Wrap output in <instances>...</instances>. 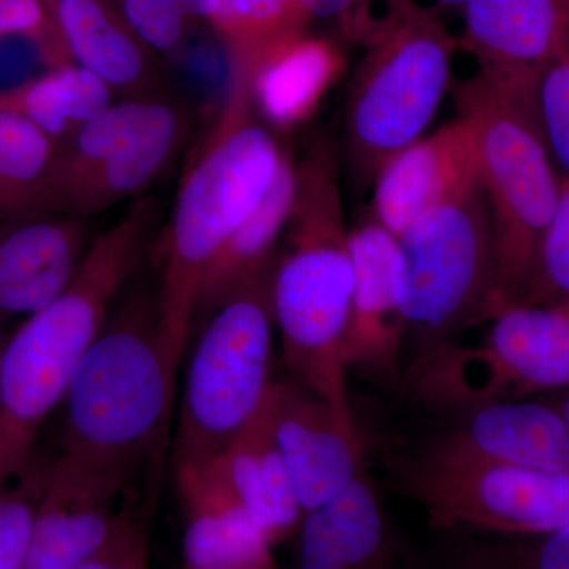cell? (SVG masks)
Listing matches in <instances>:
<instances>
[{
  "label": "cell",
  "instance_id": "obj_19",
  "mask_svg": "<svg viewBox=\"0 0 569 569\" xmlns=\"http://www.w3.org/2000/svg\"><path fill=\"white\" fill-rule=\"evenodd\" d=\"M73 63L107 82L116 96L171 91L162 62L111 0H43Z\"/></svg>",
  "mask_w": 569,
  "mask_h": 569
},
{
  "label": "cell",
  "instance_id": "obj_39",
  "mask_svg": "<svg viewBox=\"0 0 569 569\" xmlns=\"http://www.w3.org/2000/svg\"><path fill=\"white\" fill-rule=\"evenodd\" d=\"M553 309L559 310L565 317L569 318V301L561 302V305L552 306Z\"/></svg>",
  "mask_w": 569,
  "mask_h": 569
},
{
  "label": "cell",
  "instance_id": "obj_22",
  "mask_svg": "<svg viewBox=\"0 0 569 569\" xmlns=\"http://www.w3.org/2000/svg\"><path fill=\"white\" fill-rule=\"evenodd\" d=\"M212 462L271 545L298 531L306 512L277 447L268 396L241 436Z\"/></svg>",
  "mask_w": 569,
  "mask_h": 569
},
{
  "label": "cell",
  "instance_id": "obj_35",
  "mask_svg": "<svg viewBox=\"0 0 569 569\" xmlns=\"http://www.w3.org/2000/svg\"><path fill=\"white\" fill-rule=\"evenodd\" d=\"M51 21L43 0H0V40L41 31Z\"/></svg>",
  "mask_w": 569,
  "mask_h": 569
},
{
  "label": "cell",
  "instance_id": "obj_28",
  "mask_svg": "<svg viewBox=\"0 0 569 569\" xmlns=\"http://www.w3.org/2000/svg\"><path fill=\"white\" fill-rule=\"evenodd\" d=\"M449 569H569V529L467 539L452 550Z\"/></svg>",
  "mask_w": 569,
  "mask_h": 569
},
{
  "label": "cell",
  "instance_id": "obj_16",
  "mask_svg": "<svg viewBox=\"0 0 569 569\" xmlns=\"http://www.w3.org/2000/svg\"><path fill=\"white\" fill-rule=\"evenodd\" d=\"M92 219L37 212L0 224V320L40 312L80 271Z\"/></svg>",
  "mask_w": 569,
  "mask_h": 569
},
{
  "label": "cell",
  "instance_id": "obj_12",
  "mask_svg": "<svg viewBox=\"0 0 569 569\" xmlns=\"http://www.w3.org/2000/svg\"><path fill=\"white\" fill-rule=\"evenodd\" d=\"M268 400L277 447L305 512L365 473V449L351 410L291 380L272 381Z\"/></svg>",
  "mask_w": 569,
  "mask_h": 569
},
{
  "label": "cell",
  "instance_id": "obj_14",
  "mask_svg": "<svg viewBox=\"0 0 569 569\" xmlns=\"http://www.w3.org/2000/svg\"><path fill=\"white\" fill-rule=\"evenodd\" d=\"M355 287L342 361L387 388L402 383L400 356L407 320L397 295L396 238L373 219L350 230Z\"/></svg>",
  "mask_w": 569,
  "mask_h": 569
},
{
  "label": "cell",
  "instance_id": "obj_1",
  "mask_svg": "<svg viewBox=\"0 0 569 569\" xmlns=\"http://www.w3.org/2000/svg\"><path fill=\"white\" fill-rule=\"evenodd\" d=\"M157 220V201L142 194L96 234L63 293L0 346V486L21 477L39 455L44 422L62 406L82 356L140 271Z\"/></svg>",
  "mask_w": 569,
  "mask_h": 569
},
{
  "label": "cell",
  "instance_id": "obj_36",
  "mask_svg": "<svg viewBox=\"0 0 569 569\" xmlns=\"http://www.w3.org/2000/svg\"><path fill=\"white\" fill-rule=\"evenodd\" d=\"M385 2H396V0H385ZM438 9H459L462 10L466 0H437Z\"/></svg>",
  "mask_w": 569,
  "mask_h": 569
},
{
  "label": "cell",
  "instance_id": "obj_17",
  "mask_svg": "<svg viewBox=\"0 0 569 569\" xmlns=\"http://www.w3.org/2000/svg\"><path fill=\"white\" fill-rule=\"evenodd\" d=\"M295 569H417L413 553L366 473L298 529Z\"/></svg>",
  "mask_w": 569,
  "mask_h": 569
},
{
  "label": "cell",
  "instance_id": "obj_40",
  "mask_svg": "<svg viewBox=\"0 0 569 569\" xmlns=\"http://www.w3.org/2000/svg\"><path fill=\"white\" fill-rule=\"evenodd\" d=\"M0 346H2V343H0Z\"/></svg>",
  "mask_w": 569,
  "mask_h": 569
},
{
  "label": "cell",
  "instance_id": "obj_33",
  "mask_svg": "<svg viewBox=\"0 0 569 569\" xmlns=\"http://www.w3.org/2000/svg\"><path fill=\"white\" fill-rule=\"evenodd\" d=\"M378 0H299L310 18L339 22L348 39L369 43L376 31V3Z\"/></svg>",
  "mask_w": 569,
  "mask_h": 569
},
{
  "label": "cell",
  "instance_id": "obj_9",
  "mask_svg": "<svg viewBox=\"0 0 569 569\" xmlns=\"http://www.w3.org/2000/svg\"><path fill=\"white\" fill-rule=\"evenodd\" d=\"M415 392L471 408L569 387V318L553 307L509 306L479 348L440 347L410 370Z\"/></svg>",
  "mask_w": 569,
  "mask_h": 569
},
{
  "label": "cell",
  "instance_id": "obj_8",
  "mask_svg": "<svg viewBox=\"0 0 569 569\" xmlns=\"http://www.w3.org/2000/svg\"><path fill=\"white\" fill-rule=\"evenodd\" d=\"M395 276L407 335L426 350L421 358L463 326L500 312L492 223L479 178L397 236Z\"/></svg>",
  "mask_w": 569,
  "mask_h": 569
},
{
  "label": "cell",
  "instance_id": "obj_13",
  "mask_svg": "<svg viewBox=\"0 0 569 569\" xmlns=\"http://www.w3.org/2000/svg\"><path fill=\"white\" fill-rule=\"evenodd\" d=\"M417 456L438 463L569 471V429L556 406L498 400L471 407Z\"/></svg>",
  "mask_w": 569,
  "mask_h": 569
},
{
  "label": "cell",
  "instance_id": "obj_37",
  "mask_svg": "<svg viewBox=\"0 0 569 569\" xmlns=\"http://www.w3.org/2000/svg\"><path fill=\"white\" fill-rule=\"evenodd\" d=\"M556 407L559 408L561 417H563L569 429V395L565 396Z\"/></svg>",
  "mask_w": 569,
  "mask_h": 569
},
{
  "label": "cell",
  "instance_id": "obj_24",
  "mask_svg": "<svg viewBox=\"0 0 569 569\" xmlns=\"http://www.w3.org/2000/svg\"><path fill=\"white\" fill-rule=\"evenodd\" d=\"M193 11L222 41L230 73L252 81L269 59L305 36L312 20L299 0H193Z\"/></svg>",
  "mask_w": 569,
  "mask_h": 569
},
{
  "label": "cell",
  "instance_id": "obj_7",
  "mask_svg": "<svg viewBox=\"0 0 569 569\" xmlns=\"http://www.w3.org/2000/svg\"><path fill=\"white\" fill-rule=\"evenodd\" d=\"M274 266L203 318L183 378L176 467L220 458L263 407L274 381Z\"/></svg>",
  "mask_w": 569,
  "mask_h": 569
},
{
  "label": "cell",
  "instance_id": "obj_25",
  "mask_svg": "<svg viewBox=\"0 0 569 569\" xmlns=\"http://www.w3.org/2000/svg\"><path fill=\"white\" fill-rule=\"evenodd\" d=\"M335 44L302 36L258 70L252 81L254 104L261 118L280 129L306 121L339 71Z\"/></svg>",
  "mask_w": 569,
  "mask_h": 569
},
{
  "label": "cell",
  "instance_id": "obj_21",
  "mask_svg": "<svg viewBox=\"0 0 569 569\" xmlns=\"http://www.w3.org/2000/svg\"><path fill=\"white\" fill-rule=\"evenodd\" d=\"M187 134L189 110L181 102L138 140L62 187L50 211L93 219L121 201L142 197L173 162Z\"/></svg>",
  "mask_w": 569,
  "mask_h": 569
},
{
  "label": "cell",
  "instance_id": "obj_38",
  "mask_svg": "<svg viewBox=\"0 0 569 569\" xmlns=\"http://www.w3.org/2000/svg\"><path fill=\"white\" fill-rule=\"evenodd\" d=\"M557 3H559L561 17H563V22L569 33V0H557Z\"/></svg>",
  "mask_w": 569,
  "mask_h": 569
},
{
  "label": "cell",
  "instance_id": "obj_15",
  "mask_svg": "<svg viewBox=\"0 0 569 569\" xmlns=\"http://www.w3.org/2000/svg\"><path fill=\"white\" fill-rule=\"evenodd\" d=\"M462 13L479 74L530 103L539 73L569 41L557 0H466Z\"/></svg>",
  "mask_w": 569,
  "mask_h": 569
},
{
  "label": "cell",
  "instance_id": "obj_23",
  "mask_svg": "<svg viewBox=\"0 0 569 569\" xmlns=\"http://www.w3.org/2000/svg\"><path fill=\"white\" fill-rule=\"evenodd\" d=\"M295 187L296 163L283 152L274 181L263 200L224 241L206 271L198 291L193 326L274 266L293 206Z\"/></svg>",
  "mask_w": 569,
  "mask_h": 569
},
{
  "label": "cell",
  "instance_id": "obj_26",
  "mask_svg": "<svg viewBox=\"0 0 569 569\" xmlns=\"http://www.w3.org/2000/svg\"><path fill=\"white\" fill-rule=\"evenodd\" d=\"M114 99L107 82L69 63L13 88H0V112L20 116L61 144L82 123L107 111Z\"/></svg>",
  "mask_w": 569,
  "mask_h": 569
},
{
  "label": "cell",
  "instance_id": "obj_32",
  "mask_svg": "<svg viewBox=\"0 0 569 569\" xmlns=\"http://www.w3.org/2000/svg\"><path fill=\"white\" fill-rule=\"evenodd\" d=\"M116 6L138 39L159 58L181 50L194 20L192 0H118Z\"/></svg>",
  "mask_w": 569,
  "mask_h": 569
},
{
  "label": "cell",
  "instance_id": "obj_20",
  "mask_svg": "<svg viewBox=\"0 0 569 569\" xmlns=\"http://www.w3.org/2000/svg\"><path fill=\"white\" fill-rule=\"evenodd\" d=\"M187 511V569H276L271 542L228 488L216 463L176 467Z\"/></svg>",
  "mask_w": 569,
  "mask_h": 569
},
{
  "label": "cell",
  "instance_id": "obj_30",
  "mask_svg": "<svg viewBox=\"0 0 569 569\" xmlns=\"http://www.w3.org/2000/svg\"><path fill=\"white\" fill-rule=\"evenodd\" d=\"M530 108L560 178L569 179V41L539 73Z\"/></svg>",
  "mask_w": 569,
  "mask_h": 569
},
{
  "label": "cell",
  "instance_id": "obj_34",
  "mask_svg": "<svg viewBox=\"0 0 569 569\" xmlns=\"http://www.w3.org/2000/svg\"><path fill=\"white\" fill-rule=\"evenodd\" d=\"M77 569H148V549L137 523L127 522L107 548Z\"/></svg>",
  "mask_w": 569,
  "mask_h": 569
},
{
  "label": "cell",
  "instance_id": "obj_18",
  "mask_svg": "<svg viewBox=\"0 0 569 569\" xmlns=\"http://www.w3.org/2000/svg\"><path fill=\"white\" fill-rule=\"evenodd\" d=\"M478 178L477 142L466 118L415 141L385 164L373 186L372 217L399 236Z\"/></svg>",
  "mask_w": 569,
  "mask_h": 569
},
{
  "label": "cell",
  "instance_id": "obj_11",
  "mask_svg": "<svg viewBox=\"0 0 569 569\" xmlns=\"http://www.w3.org/2000/svg\"><path fill=\"white\" fill-rule=\"evenodd\" d=\"M134 475L59 452L50 458L24 569H77L127 522L122 500Z\"/></svg>",
  "mask_w": 569,
  "mask_h": 569
},
{
  "label": "cell",
  "instance_id": "obj_4",
  "mask_svg": "<svg viewBox=\"0 0 569 569\" xmlns=\"http://www.w3.org/2000/svg\"><path fill=\"white\" fill-rule=\"evenodd\" d=\"M353 287L336 153L331 146L318 144L296 163L293 206L272 277V307L290 380L347 410L342 346Z\"/></svg>",
  "mask_w": 569,
  "mask_h": 569
},
{
  "label": "cell",
  "instance_id": "obj_31",
  "mask_svg": "<svg viewBox=\"0 0 569 569\" xmlns=\"http://www.w3.org/2000/svg\"><path fill=\"white\" fill-rule=\"evenodd\" d=\"M565 301H569V179L561 178L559 203L520 306L552 307Z\"/></svg>",
  "mask_w": 569,
  "mask_h": 569
},
{
  "label": "cell",
  "instance_id": "obj_2",
  "mask_svg": "<svg viewBox=\"0 0 569 569\" xmlns=\"http://www.w3.org/2000/svg\"><path fill=\"white\" fill-rule=\"evenodd\" d=\"M282 156L254 104L252 80L230 73L222 108L183 171L157 253L163 335L176 365L186 356L206 271L263 200Z\"/></svg>",
  "mask_w": 569,
  "mask_h": 569
},
{
  "label": "cell",
  "instance_id": "obj_10",
  "mask_svg": "<svg viewBox=\"0 0 569 569\" xmlns=\"http://www.w3.org/2000/svg\"><path fill=\"white\" fill-rule=\"evenodd\" d=\"M408 497L436 529L481 537H530L569 529V471L497 463H391Z\"/></svg>",
  "mask_w": 569,
  "mask_h": 569
},
{
  "label": "cell",
  "instance_id": "obj_27",
  "mask_svg": "<svg viewBox=\"0 0 569 569\" xmlns=\"http://www.w3.org/2000/svg\"><path fill=\"white\" fill-rule=\"evenodd\" d=\"M58 146L32 122L0 112V224L48 212Z\"/></svg>",
  "mask_w": 569,
  "mask_h": 569
},
{
  "label": "cell",
  "instance_id": "obj_6",
  "mask_svg": "<svg viewBox=\"0 0 569 569\" xmlns=\"http://www.w3.org/2000/svg\"><path fill=\"white\" fill-rule=\"evenodd\" d=\"M348 89L346 142L361 181L419 140L448 91L458 40L415 0L388 11Z\"/></svg>",
  "mask_w": 569,
  "mask_h": 569
},
{
  "label": "cell",
  "instance_id": "obj_5",
  "mask_svg": "<svg viewBox=\"0 0 569 569\" xmlns=\"http://www.w3.org/2000/svg\"><path fill=\"white\" fill-rule=\"evenodd\" d=\"M456 103L477 142L501 312L520 305L527 293L542 236L559 203L561 178L529 102L478 73L458 86Z\"/></svg>",
  "mask_w": 569,
  "mask_h": 569
},
{
  "label": "cell",
  "instance_id": "obj_3",
  "mask_svg": "<svg viewBox=\"0 0 569 569\" xmlns=\"http://www.w3.org/2000/svg\"><path fill=\"white\" fill-rule=\"evenodd\" d=\"M178 369L159 282L138 271L71 377L59 452L137 473L167 432Z\"/></svg>",
  "mask_w": 569,
  "mask_h": 569
},
{
  "label": "cell",
  "instance_id": "obj_29",
  "mask_svg": "<svg viewBox=\"0 0 569 569\" xmlns=\"http://www.w3.org/2000/svg\"><path fill=\"white\" fill-rule=\"evenodd\" d=\"M48 466L50 458L37 455L21 477L0 486V569H24Z\"/></svg>",
  "mask_w": 569,
  "mask_h": 569
}]
</instances>
